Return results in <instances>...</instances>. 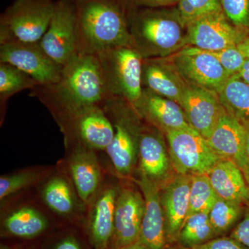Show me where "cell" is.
<instances>
[{"mask_svg":"<svg viewBox=\"0 0 249 249\" xmlns=\"http://www.w3.org/2000/svg\"><path fill=\"white\" fill-rule=\"evenodd\" d=\"M0 63L14 65L32 77L39 85L56 83L63 69L46 53L39 42L11 41L0 43Z\"/></svg>","mask_w":249,"mask_h":249,"instance_id":"cell-10","label":"cell"},{"mask_svg":"<svg viewBox=\"0 0 249 249\" xmlns=\"http://www.w3.org/2000/svg\"><path fill=\"white\" fill-rule=\"evenodd\" d=\"M41 178L42 175L40 172L31 170L1 176L0 178V199L4 200L18 192L33 186Z\"/></svg>","mask_w":249,"mask_h":249,"instance_id":"cell-31","label":"cell"},{"mask_svg":"<svg viewBox=\"0 0 249 249\" xmlns=\"http://www.w3.org/2000/svg\"><path fill=\"white\" fill-rule=\"evenodd\" d=\"M242 171L244 174L246 181H247V185H248L249 188V158L248 159V160H247V164H246L245 166L244 167Z\"/></svg>","mask_w":249,"mask_h":249,"instance_id":"cell-41","label":"cell"},{"mask_svg":"<svg viewBox=\"0 0 249 249\" xmlns=\"http://www.w3.org/2000/svg\"><path fill=\"white\" fill-rule=\"evenodd\" d=\"M96 56L107 101L122 100L138 109L143 91L144 60L138 51L132 45L122 46L101 52Z\"/></svg>","mask_w":249,"mask_h":249,"instance_id":"cell-4","label":"cell"},{"mask_svg":"<svg viewBox=\"0 0 249 249\" xmlns=\"http://www.w3.org/2000/svg\"><path fill=\"white\" fill-rule=\"evenodd\" d=\"M5 231L20 238H33L48 227V220L34 208L24 206L15 210L4 220Z\"/></svg>","mask_w":249,"mask_h":249,"instance_id":"cell-24","label":"cell"},{"mask_svg":"<svg viewBox=\"0 0 249 249\" xmlns=\"http://www.w3.org/2000/svg\"><path fill=\"white\" fill-rule=\"evenodd\" d=\"M208 175L219 197L242 205L249 202L248 185L235 162L220 159Z\"/></svg>","mask_w":249,"mask_h":249,"instance_id":"cell-21","label":"cell"},{"mask_svg":"<svg viewBox=\"0 0 249 249\" xmlns=\"http://www.w3.org/2000/svg\"><path fill=\"white\" fill-rule=\"evenodd\" d=\"M55 119L69 141L93 150H106L114 138V127L101 106L80 108Z\"/></svg>","mask_w":249,"mask_h":249,"instance_id":"cell-8","label":"cell"},{"mask_svg":"<svg viewBox=\"0 0 249 249\" xmlns=\"http://www.w3.org/2000/svg\"><path fill=\"white\" fill-rule=\"evenodd\" d=\"M209 214L199 213L187 218L178 235L180 245L185 249H192L217 236L210 222Z\"/></svg>","mask_w":249,"mask_h":249,"instance_id":"cell-27","label":"cell"},{"mask_svg":"<svg viewBox=\"0 0 249 249\" xmlns=\"http://www.w3.org/2000/svg\"><path fill=\"white\" fill-rule=\"evenodd\" d=\"M138 109L165 132L191 126L178 103L147 89L142 91Z\"/></svg>","mask_w":249,"mask_h":249,"instance_id":"cell-20","label":"cell"},{"mask_svg":"<svg viewBox=\"0 0 249 249\" xmlns=\"http://www.w3.org/2000/svg\"><path fill=\"white\" fill-rule=\"evenodd\" d=\"M139 155L141 173L157 183L166 178L172 163L160 136L152 131L142 132Z\"/></svg>","mask_w":249,"mask_h":249,"instance_id":"cell-22","label":"cell"},{"mask_svg":"<svg viewBox=\"0 0 249 249\" xmlns=\"http://www.w3.org/2000/svg\"><path fill=\"white\" fill-rule=\"evenodd\" d=\"M54 249H81V248L76 239L68 237L60 241Z\"/></svg>","mask_w":249,"mask_h":249,"instance_id":"cell-38","label":"cell"},{"mask_svg":"<svg viewBox=\"0 0 249 249\" xmlns=\"http://www.w3.org/2000/svg\"><path fill=\"white\" fill-rule=\"evenodd\" d=\"M69 168L80 199L85 204L92 202L99 192L102 180L101 165L94 150L75 143L69 160Z\"/></svg>","mask_w":249,"mask_h":249,"instance_id":"cell-18","label":"cell"},{"mask_svg":"<svg viewBox=\"0 0 249 249\" xmlns=\"http://www.w3.org/2000/svg\"><path fill=\"white\" fill-rule=\"evenodd\" d=\"M177 10L185 27L200 16L222 11L220 0H179Z\"/></svg>","mask_w":249,"mask_h":249,"instance_id":"cell-32","label":"cell"},{"mask_svg":"<svg viewBox=\"0 0 249 249\" xmlns=\"http://www.w3.org/2000/svg\"><path fill=\"white\" fill-rule=\"evenodd\" d=\"M219 60L224 70L231 76L238 75L247 60V57L237 46H232L222 50L210 52Z\"/></svg>","mask_w":249,"mask_h":249,"instance_id":"cell-34","label":"cell"},{"mask_svg":"<svg viewBox=\"0 0 249 249\" xmlns=\"http://www.w3.org/2000/svg\"><path fill=\"white\" fill-rule=\"evenodd\" d=\"M242 210V204L218 196L209 214L210 222L216 235H220L229 230L240 217Z\"/></svg>","mask_w":249,"mask_h":249,"instance_id":"cell-30","label":"cell"},{"mask_svg":"<svg viewBox=\"0 0 249 249\" xmlns=\"http://www.w3.org/2000/svg\"><path fill=\"white\" fill-rule=\"evenodd\" d=\"M246 139L245 124L224 109L207 140L219 158L232 160L242 170L249 159Z\"/></svg>","mask_w":249,"mask_h":249,"instance_id":"cell-16","label":"cell"},{"mask_svg":"<svg viewBox=\"0 0 249 249\" xmlns=\"http://www.w3.org/2000/svg\"><path fill=\"white\" fill-rule=\"evenodd\" d=\"M126 103L122 100H109L102 106L114 130V138L106 151L116 173L122 178L132 173L142 134L133 119L126 114Z\"/></svg>","mask_w":249,"mask_h":249,"instance_id":"cell-7","label":"cell"},{"mask_svg":"<svg viewBox=\"0 0 249 249\" xmlns=\"http://www.w3.org/2000/svg\"><path fill=\"white\" fill-rule=\"evenodd\" d=\"M120 249H147L145 247L140 243V242H137L136 243L132 244V245L127 246V247H124Z\"/></svg>","mask_w":249,"mask_h":249,"instance_id":"cell-43","label":"cell"},{"mask_svg":"<svg viewBox=\"0 0 249 249\" xmlns=\"http://www.w3.org/2000/svg\"><path fill=\"white\" fill-rule=\"evenodd\" d=\"M245 124L246 127V131H247V139H246V152L249 158V124Z\"/></svg>","mask_w":249,"mask_h":249,"instance_id":"cell-42","label":"cell"},{"mask_svg":"<svg viewBox=\"0 0 249 249\" xmlns=\"http://www.w3.org/2000/svg\"><path fill=\"white\" fill-rule=\"evenodd\" d=\"M78 53L131 45L128 0H76Z\"/></svg>","mask_w":249,"mask_h":249,"instance_id":"cell-2","label":"cell"},{"mask_svg":"<svg viewBox=\"0 0 249 249\" xmlns=\"http://www.w3.org/2000/svg\"><path fill=\"white\" fill-rule=\"evenodd\" d=\"M238 76L247 84L249 85V58H247V60H246L243 67H242Z\"/></svg>","mask_w":249,"mask_h":249,"instance_id":"cell-39","label":"cell"},{"mask_svg":"<svg viewBox=\"0 0 249 249\" xmlns=\"http://www.w3.org/2000/svg\"><path fill=\"white\" fill-rule=\"evenodd\" d=\"M119 192L114 186L100 190L91 202L88 231L94 249H107L114 237V217Z\"/></svg>","mask_w":249,"mask_h":249,"instance_id":"cell-19","label":"cell"},{"mask_svg":"<svg viewBox=\"0 0 249 249\" xmlns=\"http://www.w3.org/2000/svg\"><path fill=\"white\" fill-rule=\"evenodd\" d=\"M53 1H55V0H53ZM71 1H75L76 0H71Z\"/></svg>","mask_w":249,"mask_h":249,"instance_id":"cell-45","label":"cell"},{"mask_svg":"<svg viewBox=\"0 0 249 249\" xmlns=\"http://www.w3.org/2000/svg\"><path fill=\"white\" fill-rule=\"evenodd\" d=\"M165 134L170 160L178 175H209L220 160L207 139L192 126Z\"/></svg>","mask_w":249,"mask_h":249,"instance_id":"cell-6","label":"cell"},{"mask_svg":"<svg viewBox=\"0 0 249 249\" xmlns=\"http://www.w3.org/2000/svg\"><path fill=\"white\" fill-rule=\"evenodd\" d=\"M38 85L32 77L14 65L0 63V103L3 109L11 96L24 90L35 89Z\"/></svg>","mask_w":249,"mask_h":249,"instance_id":"cell-28","label":"cell"},{"mask_svg":"<svg viewBox=\"0 0 249 249\" xmlns=\"http://www.w3.org/2000/svg\"><path fill=\"white\" fill-rule=\"evenodd\" d=\"M231 237L249 249V212L246 213L242 222L232 231Z\"/></svg>","mask_w":249,"mask_h":249,"instance_id":"cell-36","label":"cell"},{"mask_svg":"<svg viewBox=\"0 0 249 249\" xmlns=\"http://www.w3.org/2000/svg\"><path fill=\"white\" fill-rule=\"evenodd\" d=\"M129 27L131 45L144 59L167 55L186 44V28L177 9L172 12L151 7L137 10L132 6Z\"/></svg>","mask_w":249,"mask_h":249,"instance_id":"cell-3","label":"cell"},{"mask_svg":"<svg viewBox=\"0 0 249 249\" xmlns=\"http://www.w3.org/2000/svg\"><path fill=\"white\" fill-rule=\"evenodd\" d=\"M192 175H178L160 192L167 240H178L189 209Z\"/></svg>","mask_w":249,"mask_h":249,"instance_id":"cell-17","label":"cell"},{"mask_svg":"<svg viewBox=\"0 0 249 249\" xmlns=\"http://www.w3.org/2000/svg\"><path fill=\"white\" fill-rule=\"evenodd\" d=\"M39 43L46 53L62 67L78 55L74 1L55 0L52 20Z\"/></svg>","mask_w":249,"mask_h":249,"instance_id":"cell-9","label":"cell"},{"mask_svg":"<svg viewBox=\"0 0 249 249\" xmlns=\"http://www.w3.org/2000/svg\"><path fill=\"white\" fill-rule=\"evenodd\" d=\"M145 212V200L139 191L125 188L116 199L113 239L120 249L138 242Z\"/></svg>","mask_w":249,"mask_h":249,"instance_id":"cell-14","label":"cell"},{"mask_svg":"<svg viewBox=\"0 0 249 249\" xmlns=\"http://www.w3.org/2000/svg\"><path fill=\"white\" fill-rule=\"evenodd\" d=\"M136 182L145 200V212L138 242L147 249H164L167 237L158 184L142 173Z\"/></svg>","mask_w":249,"mask_h":249,"instance_id":"cell-15","label":"cell"},{"mask_svg":"<svg viewBox=\"0 0 249 249\" xmlns=\"http://www.w3.org/2000/svg\"><path fill=\"white\" fill-rule=\"evenodd\" d=\"M142 82L152 92L181 104L186 85L160 62L144 59Z\"/></svg>","mask_w":249,"mask_h":249,"instance_id":"cell-23","label":"cell"},{"mask_svg":"<svg viewBox=\"0 0 249 249\" xmlns=\"http://www.w3.org/2000/svg\"><path fill=\"white\" fill-rule=\"evenodd\" d=\"M49 108L54 117L107 101L99 61L96 55L78 53L62 69L56 83L38 85L31 90Z\"/></svg>","mask_w":249,"mask_h":249,"instance_id":"cell-1","label":"cell"},{"mask_svg":"<svg viewBox=\"0 0 249 249\" xmlns=\"http://www.w3.org/2000/svg\"><path fill=\"white\" fill-rule=\"evenodd\" d=\"M53 0H15L0 18V43L40 42L55 9Z\"/></svg>","mask_w":249,"mask_h":249,"instance_id":"cell-5","label":"cell"},{"mask_svg":"<svg viewBox=\"0 0 249 249\" xmlns=\"http://www.w3.org/2000/svg\"><path fill=\"white\" fill-rule=\"evenodd\" d=\"M42 197L49 209L61 215L71 214L76 209L73 190L62 177H53L47 181L42 190Z\"/></svg>","mask_w":249,"mask_h":249,"instance_id":"cell-26","label":"cell"},{"mask_svg":"<svg viewBox=\"0 0 249 249\" xmlns=\"http://www.w3.org/2000/svg\"><path fill=\"white\" fill-rule=\"evenodd\" d=\"M179 0H128L129 4L133 6H145V7L155 8L158 6H165L170 3Z\"/></svg>","mask_w":249,"mask_h":249,"instance_id":"cell-37","label":"cell"},{"mask_svg":"<svg viewBox=\"0 0 249 249\" xmlns=\"http://www.w3.org/2000/svg\"><path fill=\"white\" fill-rule=\"evenodd\" d=\"M192 249H248L232 237H219L196 246Z\"/></svg>","mask_w":249,"mask_h":249,"instance_id":"cell-35","label":"cell"},{"mask_svg":"<svg viewBox=\"0 0 249 249\" xmlns=\"http://www.w3.org/2000/svg\"><path fill=\"white\" fill-rule=\"evenodd\" d=\"M221 8L232 25L249 35V0H220Z\"/></svg>","mask_w":249,"mask_h":249,"instance_id":"cell-33","label":"cell"},{"mask_svg":"<svg viewBox=\"0 0 249 249\" xmlns=\"http://www.w3.org/2000/svg\"><path fill=\"white\" fill-rule=\"evenodd\" d=\"M0 249H12L10 248L9 247H6V246L1 245V247H0Z\"/></svg>","mask_w":249,"mask_h":249,"instance_id":"cell-44","label":"cell"},{"mask_svg":"<svg viewBox=\"0 0 249 249\" xmlns=\"http://www.w3.org/2000/svg\"><path fill=\"white\" fill-rule=\"evenodd\" d=\"M180 106L190 124L206 139L225 109L217 93L192 84L186 85Z\"/></svg>","mask_w":249,"mask_h":249,"instance_id":"cell-13","label":"cell"},{"mask_svg":"<svg viewBox=\"0 0 249 249\" xmlns=\"http://www.w3.org/2000/svg\"><path fill=\"white\" fill-rule=\"evenodd\" d=\"M174 62L178 73L189 84L217 93L231 77L211 52L193 46L180 51Z\"/></svg>","mask_w":249,"mask_h":249,"instance_id":"cell-12","label":"cell"},{"mask_svg":"<svg viewBox=\"0 0 249 249\" xmlns=\"http://www.w3.org/2000/svg\"><path fill=\"white\" fill-rule=\"evenodd\" d=\"M224 109L242 124H249V85L238 75L231 76L217 93Z\"/></svg>","mask_w":249,"mask_h":249,"instance_id":"cell-25","label":"cell"},{"mask_svg":"<svg viewBox=\"0 0 249 249\" xmlns=\"http://www.w3.org/2000/svg\"><path fill=\"white\" fill-rule=\"evenodd\" d=\"M218 196L211 184L209 175H192L189 209L186 219L199 213H209Z\"/></svg>","mask_w":249,"mask_h":249,"instance_id":"cell-29","label":"cell"},{"mask_svg":"<svg viewBox=\"0 0 249 249\" xmlns=\"http://www.w3.org/2000/svg\"><path fill=\"white\" fill-rule=\"evenodd\" d=\"M237 47L240 49L241 52L244 53V55H245L247 58H249V36H247L242 42H240V43L237 45Z\"/></svg>","mask_w":249,"mask_h":249,"instance_id":"cell-40","label":"cell"},{"mask_svg":"<svg viewBox=\"0 0 249 249\" xmlns=\"http://www.w3.org/2000/svg\"><path fill=\"white\" fill-rule=\"evenodd\" d=\"M186 28V44L208 52L238 45L249 36L232 25L222 11L200 16Z\"/></svg>","mask_w":249,"mask_h":249,"instance_id":"cell-11","label":"cell"}]
</instances>
